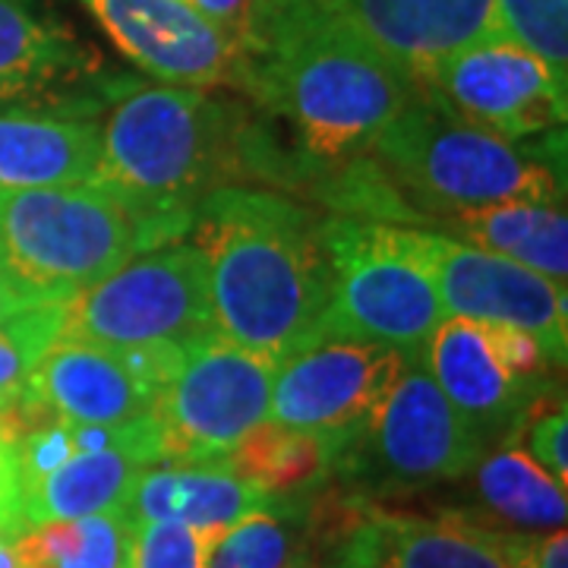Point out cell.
<instances>
[{"label":"cell","instance_id":"6da1fadb","mask_svg":"<svg viewBox=\"0 0 568 568\" xmlns=\"http://www.w3.org/2000/svg\"><path fill=\"white\" fill-rule=\"evenodd\" d=\"M193 227L219 335L275 366L323 338L332 304L325 215L272 190L224 183Z\"/></svg>","mask_w":568,"mask_h":568},{"label":"cell","instance_id":"7a4b0ae2","mask_svg":"<svg viewBox=\"0 0 568 568\" xmlns=\"http://www.w3.org/2000/svg\"><path fill=\"white\" fill-rule=\"evenodd\" d=\"M237 89L282 118L304 152L328 164L369 155L417 92V80L304 3L256 26Z\"/></svg>","mask_w":568,"mask_h":568},{"label":"cell","instance_id":"3957f363","mask_svg":"<svg viewBox=\"0 0 568 568\" xmlns=\"http://www.w3.org/2000/svg\"><path fill=\"white\" fill-rule=\"evenodd\" d=\"M241 136L237 111L205 89L136 85L99 123L92 183L133 219L145 250L174 244L205 196L224 186Z\"/></svg>","mask_w":568,"mask_h":568},{"label":"cell","instance_id":"277c9868","mask_svg":"<svg viewBox=\"0 0 568 568\" xmlns=\"http://www.w3.org/2000/svg\"><path fill=\"white\" fill-rule=\"evenodd\" d=\"M388 183L398 190L414 222L503 203H566L556 149L544 152L534 140H506L452 111L429 85L417 92L369 149Z\"/></svg>","mask_w":568,"mask_h":568},{"label":"cell","instance_id":"5b68a950","mask_svg":"<svg viewBox=\"0 0 568 568\" xmlns=\"http://www.w3.org/2000/svg\"><path fill=\"white\" fill-rule=\"evenodd\" d=\"M136 253V224L95 183L0 193V278L29 304H70Z\"/></svg>","mask_w":568,"mask_h":568},{"label":"cell","instance_id":"8992f818","mask_svg":"<svg viewBox=\"0 0 568 568\" xmlns=\"http://www.w3.org/2000/svg\"><path fill=\"white\" fill-rule=\"evenodd\" d=\"M332 253V304L325 335L424 354L446 320L433 275L407 241L405 224L325 215Z\"/></svg>","mask_w":568,"mask_h":568},{"label":"cell","instance_id":"52a82bcc","mask_svg":"<svg viewBox=\"0 0 568 568\" xmlns=\"http://www.w3.org/2000/svg\"><path fill=\"white\" fill-rule=\"evenodd\" d=\"M63 335L114 351H190L219 335L200 246L174 241L136 253L67 304Z\"/></svg>","mask_w":568,"mask_h":568},{"label":"cell","instance_id":"ba28073f","mask_svg":"<svg viewBox=\"0 0 568 568\" xmlns=\"http://www.w3.org/2000/svg\"><path fill=\"white\" fill-rule=\"evenodd\" d=\"M480 455L484 443L448 405L420 354L407 357L386 402L338 448L332 470L369 489H420L465 477Z\"/></svg>","mask_w":568,"mask_h":568},{"label":"cell","instance_id":"9c48e42d","mask_svg":"<svg viewBox=\"0 0 568 568\" xmlns=\"http://www.w3.org/2000/svg\"><path fill=\"white\" fill-rule=\"evenodd\" d=\"M275 364L212 335L190 347L155 402L164 462H227L268 420Z\"/></svg>","mask_w":568,"mask_h":568},{"label":"cell","instance_id":"30bf717a","mask_svg":"<svg viewBox=\"0 0 568 568\" xmlns=\"http://www.w3.org/2000/svg\"><path fill=\"white\" fill-rule=\"evenodd\" d=\"M405 231L414 253L433 275L446 316L521 328L544 347L549 366L566 364V284L549 282L528 265L426 227L405 224Z\"/></svg>","mask_w":568,"mask_h":568},{"label":"cell","instance_id":"8fae6325","mask_svg":"<svg viewBox=\"0 0 568 568\" xmlns=\"http://www.w3.org/2000/svg\"><path fill=\"white\" fill-rule=\"evenodd\" d=\"M405 364L402 351L323 335L275 366L268 420L323 436L338 455L386 402Z\"/></svg>","mask_w":568,"mask_h":568},{"label":"cell","instance_id":"7c38bea8","mask_svg":"<svg viewBox=\"0 0 568 568\" xmlns=\"http://www.w3.org/2000/svg\"><path fill=\"white\" fill-rule=\"evenodd\" d=\"M186 357L183 347H114L58 338L32 366L26 398L58 424L123 426L155 417L159 392Z\"/></svg>","mask_w":568,"mask_h":568},{"label":"cell","instance_id":"4fadbf2b","mask_svg":"<svg viewBox=\"0 0 568 568\" xmlns=\"http://www.w3.org/2000/svg\"><path fill=\"white\" fill-rule=\"evenodd\" d=\"M420 82L452 111L506 140H537L566 126L568 82L506 36L448 54Z\"/></svg>","mask_w":568,"mask_h":568},{"label":"cell","instance_id":"5bb4252c","mask_svg":"<svg viewBox=\"0 0 568 568\" xmlns=\"http://www.w3.org/2000/svg\"><path fill=\"white\" fill-rule=\"evenodd\" d=\"M130 61L164 85H237L244 54L186 0H82Z\"/></svg>","mask_w":568,"mask_h":568},{"label":"cell","instance_id":"9a60e30c","mask_svg":"<svg viewBox=\"0 0 568 568\" xmlns=\"http://www.w3.org/2000/svg\"><path fill=\"white\" fill-rule=\"evenodd\" d=\"M316 549V547H313ZM320 568H506L484 525L364 506L328 530Z\"/></svg>","mask_w":568,"mask_h":568},{"label":"cell","instance_id":"2e32d148","mask_svg":"<svg viewBox=\"0 0 568 568\" xmlns=\"http://www.w3.org/2000/svg\"><path fill=\"white\" fill-rule=\"evenodd\" d=\"M342 22L414 80L477 41L503 36L496 0H294Z\"/></svg>","mask_w":568,"mask_h":568},{"label":"cell","instance_id":"e0dca14e","mask_svg":"<svg viewBox=\"0 0 568 568\" xmlns=\"http://www.w3.org/2000/svg\"><path fill=\"white\" fill-rule=\"evenodd\" d=\"M424 366L467 429L487 446L525 420L534 379H518L499 364L480 323L446 316L424 345Z\"/></svg>","mask_w":568,"mask_h":568},{"label":"cell","instance_id":"ac0fdd59","mask_svg":"<svg viewBox=\"0 0 568 568\" xmlns=\"http://www.w3.org/2000/svg\"><path fill=\"white\" fill-rule=\"evenodd\" d=\"M99 121L0 104V193L80 186L95 181Z\"/></svg>","mask_w":568,"mask_h":568},{"label":"cell","instance_id":"d6986e66","mask_svg":"<svg viewBox=\"0 0 568 568\" xmlns=\"http://www.w3.org/2000/svg\"><path fill=\"white\" fill-rule=\"evenodd\" d=\"M268 499L231 462H159L140 474L126 515L133 521H171L205 534L241 521Z\"/></svg>","mask_w":568,"mask_h":568},{"label":"cell","instance_id":"ffe728a7","mask_svg":"<svg viewBox=\"0 0 568 568\" xmlns=\"http://www.w3.org/2000/svg\"><path fill=\"white\" fill-rule=\"evenodd\" d=\"M85 67V48L39 0H0V104L44 99Z\"/></svg>","mask_w":568,"mask_h":568},{"label":"cell","instance_id":"44dd1931","mask_svg":"<svg viewBox=\"0 0 568 568\" xmlns=\"http://www.w3.org/2000/svg\"><path fill=\"white\" fill-rule=\"evenodd\" d=\"M436 234L499 253L540 272L549 282L566 284L568 219L562 205L503 203L462 209L436 219Z\"/></svg>","mask_w":568,"mask_h":568},{"label":"cell","instance_id":"7402d4cb","mask_svg":"<svg viewBox=\"0 0 568 568\" xmlns=\"http://www.w3.org/2000/svg\"><path fill=\"white\" fill-rule=\"evenodd\" d=\"M142 470L145 465L126 452H77L51 474L22 484V518L36 528L126 508Z\"/></svg>","mask_w":568,"mask_h":568},{"label":"cell","instance_id":"603a6c76","mask_svg":"<svg viewBox=\"0 0 568 568\" xmlns=\"http://www.w3.org/2000/svg\"><path fill=\"white\" fill-rule=\"evenodd\" d=\"M477 493L499 518L528 530L566 528V487L549 477L525 448L503 446L474 465Z\"/></svg>","mask_w":568,"mask_h":568},{"label":"cell","instance_id":"cb8c5ba5","mask_svg":"<svg viewBox=\"0 0 568 568\" xmlns=\"http://www.w3.org/2000/svg\"><path fill=\"white\" fill-rule=\"evenodd\" d=\"M227 462L268 496L304 499V493L320 487L332 474L335 448L323 436H310L265 420L246 436Z\"/></svg>","mask_w":568,"mask_h":568},{"label":"cell","instance_id":"d4e9b609","mask_svg":"<svg viewBox=\"0 0 568 568\" xmlns=\"http://www.w3.org/2000/svg\"><path fill=\"white\" fill-rule=\"evenodd\" d=\"M22 568H130L133 518L126 508L48 521L22 534Z\"/></svg>","mask_w":568,"mask_h":568},{"label":"cell","instance_id":"484cf974","mask_svg":"<svg viewBox=\"0 0 568 568\" xmlns=\"http://www.w3.org/2000/svg\"><path fill=\"white\" fill-rule=\"evenodd\" d=\"M304 534V499L272 496L241 521L205 534V568H284Z\"/></svg>","mask_w":568,"mask_h":568},{"label":"cell","instance_id":"4316f807","mask_svg":"<svg viewBox=\"0 0 568 568\" xmlns=\"http://www.w3.org/2000/svg\"><path fill=\"white\" fill-rule=\"evenodd\" d=\"M67 304H32L0 323V410L17 405L41 354L63 338Z\"/></svg>","mask_w":568,"mask_h":568},{"label":"cell","instance_id":"83f0119b","mask_svg":"<svg viewBox=\"0 0 568 568\" xmlns=\"http://www.w3.org/2000/svg\"><path fill=\"white\" fill-rule=\"evenodd\" d=\"M503 36L534 51L568 82V0H496Z\"/></svg>","mask_w":568,"mask_h":568},{"label":"cell","instance_id":"f1b7e54d","mask_svg":"<svg viewBox=\"0 0 568 568\" xmlns=\"http://www.w3.org/2000/svg\"><path fill=\"white\" fill-rule=\"evenodd\" d=\"M205 534L171 521H133L130 568H205Z\"/></svg>","mask_w":568,"mask_h":568},{"label":"cell","instance_id":"f546056e","mask_svg":"<svg viewBox=\"0 0 568 568\" xmlns=\"http://www.w3.org/2000/svg\"><path fill=\"white\" fill-rule=\"evenodd\" d=\"M493 547L499 549L506 568H568L566 528L544 534H511L487 528Z\"/></svg>","mask_w":568,"mask_h":568},{"label":"cell","instance_id":"4dcf8cb0","mask_svg":"<svg viewBox=\"0 0 568 568\" xmlns=\"http://www.w3.org/2000/svg\"><path fill=\"white\" fill-rule=\"evenodd\" d=\"M528 452L537 465L547 470L549 477H556L562 487L568 480V414L566 405L552 407L547 414L534 417L528 424Z\"/></svg>","mask_w":568,"mask_h":568},{"label":"cell","instance_id":"1f68e13d","mask_svg":"<svg viewBox=\"0 0 568 568\" xmlns=\"http://www.w3.org/2000/svg\"><path fill=\"white\" fill-rule=\"evenodd\" d=\"M484 332H487L493 354L499 357V364L506 366L508 373H515L518 379H534L537 383L540 369L549 361L534 335L521 332V328H511V325H484Z\"/></svg>","mask_w":568,"mask_h":568},{"label":"cell","instance_id":"d6a6232c","mask_svg":"<svg viewBox=\"0 0 568 568\" xmlns=\"http://www.w3.org/2000/svg\"><path fill=\"white\" fill-rule=\"evenodd\" d=\"M196 13H203L212 26H219L227 39L246 54L253 39V0H186Z\"/></svg>","mask_w":568,"mask_h":568},{"label":"cell","instance_id":"836d02e7","mask_svg":"<svg viewBox=\"0 0 568 568\" xmlns=\"http://www.w3.org/2000/svg\"><path fill=\"white\" fill-rule=\"evenodd\" d=\"M0 518L3 521H22V496H20V474H17V455L0 458ZM29 528V525H26Z\"/></svg>","mask_w":568,"mask_h":568},{"label":"cell","instance_id":"e575fe53","mask_svg":"<svg viewBox=\"0 0 568 568\" xmlns=\"http://www.w3.org/2000/svg\"><path fill=\"white\" fill-rule=\"evenodd\" d=\"M22 521H3L0 518V568H22V552L20 540L26 534Z\"/></svg>","mask_w":568,"mask_h":568},{"label":"cell","instance_id":"d590c367","mask_svg":"<svg viewBox=\"0 0 568 568\" xmlns=\"http://www.w3.org/2000/svg\"><path fill=\"white\" fill-rule=\"evenodd\" d=\"M26 306H32L26 297H20L10 284L0 278V323H7L13 313H20V310H26Z\"/></svg>","mask_w":568,"mask_h":568},{"label":"cell","instance_id":"8d00e7d4","mask_svg":"<svg viewBox=\"0 0 568 568\" xmlns=\"http://www.w3.org/2000/svg\"><path fill=\"white\" fill-rule=\"evenodd\" d=\"M284 568H320V559H316V549L313 544H306V537L294 547V552L287 556Z\"/></svg>","mask_w":568,"mask_h":568},{"label":"cell","instance_id":"74e56055","mask_svg":"<svg viewBox=\"0 0 568 568\" xmlns=\"http://www.w3.org/2000/svg\"><path fill=\"white\" fill-rule=\"evenodd\" d=\"M291 3H294V0H253V32H256V26H260V22L268 20V17H275L278 10L291 7Z\"/></svg>","mask_w":568,"mask_h":568},{"label":"cell","instance_id":"f35d334b","mask_svg":"<svg viewBox=\"0 0 568 568\" xmlns=\"http://www.w3.org/2000/svg\"><path fill=\"white\" fill-rule=\"evenodd\" d=\"M13 443H17L13 426L7 420V410H0V458H13Z\"/></svg>","mask_w":568,"mask_h":568}]
</instances>
